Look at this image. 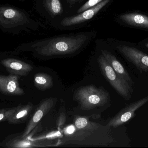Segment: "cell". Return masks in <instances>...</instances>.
Masks as SVG:
<instances>
[{
  "label": "cell",
  "mask_w": 148,
  "mask_h": 148,
  "mask_svg": "<svg viewBox=\"0 0 148 148\" xmlns=\"http://www.w3.org/2000/svg\"><path fill=\"white\" fill-rule=\"evenodd\" d=\"M96 30L47 37L33 42L30 49L42 59L71 56L80 53L97 36Z\"/></svg>",
  "instance_id": "obj_1"
},
{
  "label": "cell",
  "mask_w": 148,
  "mask_h": 148,
  "mask_svg": "<svg viewBox=\"0 0 148 148\" xmlns=\"http://www.w3.org/2000/svg\"><path fill=\"white\" fill-rule=\"evenodd\" d=\"M89 118L75 116V130L70 134L65 135L63 142L80 146L108 147L116 141L110 134V127L90 121Z\"/></svg>",
  "instance_id": "obj_2"
},
{
  "label": "cell",
  "mask_w": 148,
  "mask_h": 148,
  "mask_svg": "<svg viewBox=\"0 0 148 148\" xmlns=\"http://www.w3.org/2000/svg\"><path fill=\"white\" fill-rule=\"evenodd\" d=\"M75 100L83 109H91L104 106L110 101L108 92L95 85L81 87L75 92Z\"/></svg>",
  "instance_id": "obj_3"
},
{
  "label": "cell",
  "mask_w": 148,
  "mask_h": 148,
  "mask_svg": "<svg viewBox=\"0 0 148 148\" xmlns=\"http://www.w3.org/2000/svg\"><path fill=\"white\" fill-rule=\"evenodd\" d=\"M112 1L103 0L99 4L81 13L65 17L52 25L55 28L61 30L74 29L93 20L98 14L103 11Z\"/></svg>",
  "instance_id": "obj_4"
},
{
  "label": "cell",
  "mask_w": 148,
  "mask_h": 148,
  "mask_svg": "<svg viewBox=\"0 0 148 148\" xmlns=\"http://www.w3.org/2000/svg\"><path fill=\"white\" fill-rule=\"evenodd\" d=\"M97 62L105 79L116 92L126 101L132 97L134 89L124 79L120 77L114 70L104 56L101 54L97 58Z\"/></svg>",
  "instance_id": "obj_5"
},
{
  "label": "cell",
  "mask_w": 148,
  "mask_h": 148,
  "mask_svg": "<svg viewBox=\"0 0 148 148\" xmlns=\"http://www.w3.org/2000/svg\"><path fill=\"white\" fill-rule=\"evenodd\" d=\"M34 24L46 28L44 24L34 21L25 13L14 8L0 7V25L5 28H14L20 25Z\"/></svg>",
  "instance_id": "obj_6"
},
{
  "label": "cell",
  "mask_w": 148,
  "mask_h": 148,
  "mask_svg": "<svg viewBox=\"0 0 148 148\" xmlns=\"http://www.w3.org/2000/svg\"><path fill=\"white\" fill-rule=\"evenodd\" d=\"M62 0H39L40 11L51 25L67 16Z\"/></svg>",
  "instance_id": "obj_7"
},
{
  "label": "cell",
  "mask_w": 148,
  "mask_h": 148,
  "mask_svg": "<svg viewBox=\"0 0 148 148\" xmlns=\"http://www.w3.org/2000/svg\"><path fill=\"white\" fill-rule=\"evenodd\" d=\"M148 102V96L132 103L123 108L108 123L107 126L116 128L126 124L136 116V111Z\"/></svg>",
  "instance_id": "obj_8"
},
{
  "label": "cell",
  "mask_w": 148,
  "mask_h": 148,
  "mask_svg": "<svg viewBox=\"0 0 148 148\" xmlns=\"http://www.w3.org/2000/svg\"><path fill=\"white\" fill-rule=\"evenodd\" d=\"M116 49L133 63L139 71L148 72V55L136 48L124 45H116Z\"/></svg>",
  "instance_id": "obj_9"
},
{
  "label": "cell",
  "mask_w": 148,
  "mask_h": 148,
  "mask_svg": "<svg viewBox=\"0 0 148 148\" xmlns=\"http://www.w3.org/2000/svg\"><path fill=\"white\" fill-rule=\"evenodd\" d=\"M96 43L100 47L101 54L104 56L115 72L123 79L127 81L132 87L133 88L134 82L130 75L126 70L123 65L117 60L114 55L113 54L108 50L105 48L102 39L96 40Z\"/></svg>",
  "instance_id": "obj_10"
},
{
  "label": "cell",
  "mask_w": 148,
  "mask_h": 148,
  "mask_svg": "<svg viewBox=\"0 0 148 148\" xmlns=\"http://www.w3.org/2000/svg\"><path fill=\"white\" fill-rule=\"evenodd\" d=\"M57 99L47 98L41 103L29 122L22 136V138H25L37 126L42 117L46 115L55 106Z\"/></svg>",
  "instance_id": "obj_11"
},
{
  "label": "cell",
  "mask_w": 148,
  "mask_h": 148,
  "mask_svg": "<svg viewBox=\"0 0 148 148\" xmlns=\"http://www.w3.org/2000/svg\"><path fill=\"white\" fill-rule=\"evenodd\" d=\"M20 76L10 74L8 76L0 75V92L8 96H22L25 94L20 87L18 80Z\"/></svg>",
  "instance_id": "obj_12"
},
{
  "label": "cell",
  "mask_w": 148,
  "mask_h": 148,
  "mask_svg": "<svg viewBox=\"0 0 148 148\" xmlns=\"http://www.w3.org/2000/svg\"><path fill=\"white\" fill-rule=\"evenodd\" d=\"M1 63L9 74L20 76H27L33 69V67L30 64L13 58L2 60Z\"/></svg>",
  "instance_id": "obj_13"
},
{
  "label": "cell",
  "mask_w": 148,
  "mask_h": 148,
  "mask_svg": "<svg viewBox=\"0 0 148 148\" xmlns=\"http://www.w3.org/2000/svg\"><path fill=\"white\" fill-rule=\"evenodd\" d=\"M18 106L16 110L7 120L10 124H18L24 123L34 108V106L31 103L25 105L20 104Z\"/></svg>",
  "instance_id": "obj_14"
},
{
  "label": "cell",
  "mask_w": 148,
  "mask_h": 148,
  "mask_svg": "<svg viewBox=\"0 0 148 148\" xmlns=\"http://www.w3.org/2000/svg\"><path fill=\"white\" fill-rule=\"evenodd\" d=\"M118 18L123 22L136 27L148 28V16L137 13L122 14Z\"/></svg>",
  "instance_id": "obj_15"
},
{
  "label": "cell",
  "mask_w": 148,
  "mask_h": 148,
  "mask_svg": "<svg viewBox=\"0 0 148 148\" xmlns=\"http://www.w3.org/2000/svg\"><path fill=\"white\" fill-rule=\"evenodd\" d=\"M35 86L39 90H45L52 87L53 80L52 76L45 73H38L34 77Z\"/></svg>",
  "instance_id": "obj_16"
},
{
  "label": "cell",
  "mask_w": 148,
  "mask_h": 148,
  "mask_svg": "<svg viewBox=\"0 0 148 148\" xmlns=\"http://www.w3.org/2000/svg\"><path fill=\"white\" fill-rule=\"evenodd\" d=\"M103 1V0H88L77 8L76 13V14L81 13L90 8H92L99 4Z\"/></svg>",
  "instance_id": "obj_17"
},
{
  "label": "cell",
  "mask_w": 148,
  "mask_h": 148,
  "mask_svg": "<svg viewBox=\"0 0 148 148\" xmlns=\"http://www.w3.org/2000/svg\"><path fill=\"white\" fill-rule=\"evenodd\" d=\"M18 107L17 106L11 108L0 109V122L7 120L8 118L16 110Z\"/></svg>",
  "instance_id": "obj_18"
},
{
  "label": "cell",
  "mask_w": 148,
  "mask_h": 148,
  "mask_svg": "<svg viewBox=\"0 0 148 148\" xmlns=\"http://www.w3.org/2000/svg\"><path fill=\"white\" fill-rule=\"evenodd\" d=\"M87 1L88 0H62L66 3L68 9L70 10L74 8L77 5H81V6Z\"/></svg>",
  "instance_id": "obj_19"
},
{
  "label": "cell",
  "mask_w": 148,
  "mask_h": 148,
  "mask_svg": "<svg viewBox=\"0 0 148 148\" xmlns=\"http://www.w3.org/2000/svg\"><path fill=\"white\" fill-rule=\"evenodd\" d=\"M65 121H66V116H65V114L62 113V114L60 115V117H59L58 122H57V125H58V127L62 126L65 123Z\"/></svg>",
  "instance_id": "obj_20"
},
{
  "label": "cell",
  "mask_w": 148,
  "mask_h": 148,
  "mask_svg": "<svg viewBox=\"0 0 148 148\" xmlns=\"http://www.w3.org/2000/svg\"><path fill=\"white\" fill-rule=\"evenodd\" d=\"M74 130H75V126H72L71 127H69L66 130L65 135L70 134L74 132Z\"/></svg>",
  "instance_id": "obj_21"
},
{
  "label": "cell",
  "mask_w": 148,
  "mask_h": 148,
  "mask_svg": "<svg viewBox=\"0 0 148 148\" xmlns=\"http://www.w3.org/2000/svg\"><path fill=\"white\" fill-rule=\"evenodd\" d=\"M146 46H147V47L148 48V43H147Z\"/></svg>",
  "instance_id": "obj_22"
}]
</instances>
